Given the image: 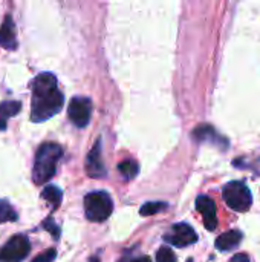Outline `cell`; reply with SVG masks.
Here are the masks:
<instances>
[{
    "label": "cell",
    "instance_id": "ac0fdd59",
    "mask_svg": "<svg viewBox=\"0 0 260 262\" xmlns=\"http://www.w3.org/2000/svg\"><path fill=\"white\" fill-rule=\"evenodd\" d=\"M55 256H57L55 249H49V250H46V252L37 255V256L32 259V262H52L55 259Z\"/></svg>",
    "mask_w": 260,
    "mask_h": 262
},
{
    "label": "cell",
    "instance_id": "30bf717a",
    "mask_svg": "<svg viewBox=\"0 0 260 262\" xmlns=\"http://www.w3.org/2000/svg\"><path fill=\"white\" fill-rule=\"evenodd\" d=\"M0 45L6 49H15L17 48V38H15V26L11 18V15H6L3 23L0 25Z\"/></svg>",
    "mask_w": 260,
    "mask_h": 262
},
{
    "label": "cell",
    "instance_id": "4fadbf2b",
    "mask_svg": "<svg viewBox=\"0 0 260 262\" xmlns=\"http://www.w3.org/2000/svg\"><path fill=\"white\" fill-rule=\"evenodd\" d=\"M20 109H21V103L20 101H14V100L3 101L0 104V118L6 121V118L17 115L20 112Z\"/></svg>",
    "mask_w": 260,
    "mask_h": 262
},
{
    "label": "cell",
    "instance_id": "9c48e42d",
    "mask_svg": "<svg viewBox=\"0 0 260 262\" xmlns=\"http://www.w3.org/2000/svg\"><path fill=\"white\" fill-rule=\"evenodd\" d=\"M86 170H87V175L92 178L104 177L106 169H104V164L101 160V140H97L95 146L89 152L87 161H86Z\"/></svg>",
    "mask_w": 260,
    "mask_h": 262
},
{
    "label": "cell",
    "instance_id": "8992f818",
    "mask_svg": "<svg viewBox=\"0 0 260 262\" xmlns=\"http://www.w3.org/2000/svg\"><path fill=\"white\" fill-rule=\"evenodd\" d=\"M92 115V101L87 97H74L67 107V117L77 127H86Z\"/></svg>",
    "mask_w": 260,
    "mask_h": 262
},
{
    "label": "cell",
    "instance_id": "44dd1931",
    "mask_svg": "<svg viewBox=\"0 0 260 262\" xmlns=\"http://www.w3.org/2000/svg\"><path fill=\"white\" fill-rule=\"evenodd\" d=\"M231 262H250V258L245 253H238L231 258Z\"/></svg>",
    "mask_w": 260,
    "mask_h": 262
},
{
    "label": "cell",
    "instance_id": "d6986e66",
    "mask_svg": "<svg viewBox=\"0 0 260 262\" xmlns=\"http://www.w3.org/2000/svg\"><path fill=\"white\" fill-rule=\"evenodd\" d=\"M44 227L49 230V232H52V235L55 236V238H58V233H60V230L54 226V223H52V220H46L44 221Z\"/></svg>",
    "mask_w": 260,
    "mask_h": 262
},
{
    "label": "cell",
    "instance_id": "603a6c76",
    "mask_svg": "<svg viewBox=\"0 0 260 262\" xmlns=\"http://www.w3.org/2000/svg\"><path fill=\"white\" fill-rule=\"evenodd\" d=\"M90 262H100V259H98V258H97V256H93V258H92V259H90Z\"/></svg>",
    "mask_w": 260,
    "mask_h": 262
},
{
    "label": "cell",
    "instance_id": "ba28073f",
    "mask_svg": "<svg viewBox=\"0 0 260 262\" xmlns=\"http://www.w3.org/2000/svg\"><path fill=\"white\" fill-rule=\"evenodd\" d=\"M196 209L202 215L204 226L207 230H215L218 227V213H216V204L210 196L201 195L196 200Z\"/></svg>",
    "mask_w": 260,
    "mask_h": 262
},
{
    "label": "cell",
    "instance_id": "8fae6325",
    "mask_svg": "<svg viewBox=\"0 0 260 262\" xmlns=\"http://www.w3.org/2000/svg\"><path fill=\"white\" fill-rule=\"evenodd\" d=\"M241 241H242V233L238 230H230V232H225L221 236H218L216 249L221 252H228V250L236 249Z\"/></svg>",
    "mask_w": 260,
    "mask_h": 262
},
{
    "label": "cell",
    "instance_id": "7402d4cb",
    "mask_svg": "<svg viewBox=\"0 0 260 262\" xmlns=\"http://www.w3.org/2000/svg\"><path fill=\"white\" fill-rule=\"evenodd\" d=\"M5 127H6V121L0 118V129H5Z\"/></svg>",
    "mask_w": 260,
    "mask_h": 262
},
{
    "label": "cell",
    "instance_id": "5bb4252c",
    "mask_svg": "<svg viewBox=\"0 0 260 262\" xmlns=\"http://www.w3.org/2000/svg\"><path fill=\"white\" fill-rule=\"evenodd\" d=\"M118 170H120V173H121L126 180H133V178L138 175L139 167H138V164H136L135 161L126 160V161H123V163L118 164Z\"/></svg>",
    "mask_w": 260,
    "mask_h": 262
},
{
    "label": "cell",
    "instance_id": "3957f363",
    "mask_svg": "<svg viewBox=\"0 0 260 262\" xmlns=\"http://www.w3.org/2000/svg\"><path fill=\"white\" fill-rule=\"evenodd\" d=\"M112 210L113 203L107 192H90L84 196V212L89 221H106L112 215Z\"/></svg>",
    "mask_w": 260,
    "mask_h": 262
},
{
    "label": "cell",
    "instance_id": "5b68a950",
    "mask_svg": "<svg viewBox=\"0 0 260 262\" xmlns=\"http://www.w3.org/2000/svg\"><path fill=\"white\" fill-rule=\"evenodd\" d=\"M31 250L29 239L25 235H17L11 238L6 246L0 250V261L20 262L23 261Z\"/></svg>",
    "mask_w": 260,
    "mask_h": 262
},
{
    "label": "cell",
    "instance_id": "e0dca14e",
    "mask_svg": "<svg viewBox=\"0 0 260 262\" xmlns=\"http://www.w3.org/2000/svg\"><path fill=\"white\" fill-rule=\"evenodd\" d=\"M156 262H178L170 247H161L156 253Z\"/></svg>",
    "mask_w": 260,
    "mask_h": 262
},
{
    "label": "cell",
    "instance_id": "277c9868",
    "mask_svg": "<svg viewBox=\"0 0 260 262\" xmlns=\"http://www.w3.org/2000/svg\"><path fill=\"white\" fill-rule=\"evenodd\" d=\"M222 198L234 212H247L253 204V195L250 189L241 181L228 183L222 190Z\"/></svg>",
    "mask_w": 260,
    "mask_h": 262
},
{
    "label": "cell",
    "instance_id": "6da1fadb",
    "mask_svg": "<svg viewBox=\"0 0 260 262\" xmlns=\"http://www.w3.org/2000/svg\"><path fill=\"white\" fill-rule=\"evenodd\" d=\"M63 94L57 86V78L51 72L38 74L32 81L31 120L41 123L57 115L63 107Z\"/></svg>",
    "mask_w": 260,
    "mask_h": 262
},
{
    "label": "cell",
    "instance_id": "52a82bcc",
    "mask_svg": "<svg viewBox=\"0 0 260 262\" xmlns=\"http://www.w3.org/2000/svg\"><path fill=\"white\" fill-rule=\"evenodd\" d=\"M166 241L175 247H188L192 244H195L198 241V235L196 232L185 223H179L176 226H173L172 232L166 236Z\"/></svg>",
    "mask_w": 260,
    "mask_h": 262
},
{
    "label": "cell",
    "instance_id": "2e32d148",
    "mask_svg": "<svg viewBox=\"0 0 260 262\" xmlns=\"http://www.w3.org/2000/svg\"><path fill=\"white\" fill-rule=\"evenodd\" d=\"M164 209H167L166 203H147V204H144L141 207L139 213L143 216H150V215H155V213H158V212H161Z\"/></svg>",
    "mask_w": 260,
    "mask_h": 262
},
{
    "label": "cell",
    "instance_id": "ffe728a7",
    "mask_svg": "<svg viewBox=\"0 0 260 262\" xmlns=\"http://www.w3.org/2000/svg\"><path fill=\"white\" fill-rule=\"evenodd\" d=\"M118 262H152L149 256H139V258H121Z\"/></svg>",
    "mask_w": 260,
    "mask_h": 262
},
{
    "label": "cell",
    "instance_id": "7c38bea8",
    "mask_svg": "<svg viewBox=\"0 0 260 262\" xmlns=\"http://www.w3.org/2000/svg\"><path fill=\"white\" fill-rule=\"evenodd\" d=\"M41 198L52 207V209H58L60 203H61V198H63V193L58 187L55 186H48L43 192H41Z\"/></svg>",
    "mask_w": 260,
    "mask_h": 262
},
{
    "label": "cell",
    "instance_id": "7a4b0ae2",
    "mask_svg": "<svg viewBox=\"0 0 260 262\" xmlns=\"http://www.w3.org/2000/svg\"><path fill=\"white\" fill-rule=\"evenodd\" d=\"M63 157V149L57 143H44L40 146L35 155L34 169H32V180L35 184L48 183L57 170V164Z\"/></svg>",
    "mask_w": 260,
    "mask_h": 262
},
{
    "label": "cell",
    "instance_id": "9a60e30c",
    "mask_svg": "<svg viewBox=\"0 0 260 262\" xmlns=\"http://www.w3.org/2000/svg\"><path fill=\"white\" fill-rule=\"evenodd\" d=\"M17 220V213L14 212V209L3 200H0V224L2 223H8V221H15Z\"/></svg>",
    "mask_w": 260,
    "mask_h": 262
}]
</instances>
